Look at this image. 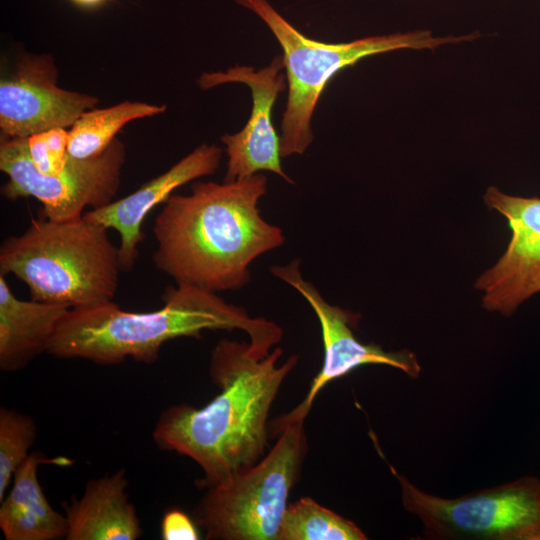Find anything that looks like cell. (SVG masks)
Here are the masks:
<instances>
[{"instance_id":"cell-17","label":"cell","mask_w":540,"mask_h":540,"mask_svg":"<svg viewBox=\"0 0 540 540\" xmlns=\"http://www.w3.org/2000/svg\"><path fill=\"white\" fill-rule=\"evenodd\" d=\"M165 110V105L128 100L108 108L88 110L70 127L68 153L77 159L96 157L108 148L127 123Z\"/></svg>"},{"instance_id":"cell-3","label":"cell","mask_w":540,"mask_h":540,"mask_svg":"<svg viewBox=\"0 0 540 540\" xmlns=\"http://www.w3.org/2000/svg\"><path fill=\"white\" fill-rule=\"evenodd\" d=\"M165 304L150 312H130L114 301L70 308L52 335L47 353L60 359H83L115 365L130 358L151 364L164 343L179 337H200L205 330L244 331L251 349L266 357L282 338V329L265 318H252L215 292L177 285L164 295Z\"/></svg>"},{"instance_id":"cell-20","label":"cell","mask_w":540,"mask_h":540,"mask_svg":"<svg viewBox=\"0 0 540 540\" xmlns=\"http://www.w3.org/2000/svg\"><path fill=\"white\" fill-rule=\"evenodd\" d=\"M69 131L54 128L27 138L30 159L43 175H55L62 171L68 161Z\"/></svg>"},{"instance_id":"cell-1","label":"cell","mask_w":540,"mask_h":540,"mask_svg":"<svg viewBox=\"0 0 540 540\" xmlns=\"http://www.w3.org/2000/svg\"><path fill=\"white\" fill-rule=\"evenodd\" d=\"M282 354L277 347L261 358L249 343L220 340L209 365L219 393L203 407L174 405L159 416L154 442L200 466L204 476L196 480L199 488L224 483L264 457L272 404L298 362L291 355L278 365Z\"/></svg>"},{"instance_id":"cell-9","label":"cell","mask_w":540,"mask_h":540,"mask_svg":"<svg viewBox=\"0 0 540 540\" xmlns=\"http://www.w3.org/2000/svg\"><path fill=\"white\" fill-rule=\"evenodd\" d=\"M270 272L293 287L312 307L320 323L324 348L323 365L303 401L269 423V431L273 436L286 424L305 420L315 397L324 386L362 365H387L401 370L411 378L419 376L421 367L415 353L406 349L386 351L379 345L360 342L352 331L360 315L329 304L313 284L303 279L299 260L284 266H273Z\"/></svg>"},{"instance_id":"cell-4","label":"cell","mask_w":540,"mask_h":540,"mask_svg":"<svg viewBox=\"0 0 540 540\" xmlns=\"http://www.w3.org/2000/svg\"><path fill=\"white\" fill-rule=\"evenodd\" d=\"M121 271L108 229L84 216L33 219L0 247V273L25 283L31 299L69 308L113 301Z\"/></svg>"},{"instance_id":"cell-22","label":"cell","mask_w":540,"mask_h":540,"mask_svg":"<svg viewBox=\"0 0 540 540\" xmlns=\"http://www.w3.org/2000/svg\"><path fill=\"white\" fill-rule=\"evenodd\" d=\"M540 292V271H538L529 281L526 288L525 297L528 300L531 296Z\"/></svg>"},{"instance_id":"cell-23","label":"cell","mask_w":540,"mask_h":540,"mask_svg":"<svg viewBox=\"0 0 540 540\" xmlns=\"http://www.w3.org/2000/svg\"><path fill=\"white\" fill-rule=\"evenodd\" d=\"M78 7L85 9L97 8L110 0H67Z\"/></svg>"},{"instance_id":"cell-14","label":"cell","mask_w":540,"mask_h":540,"mask_svg":"<svg viewBox=\"0 0 540 540\" xmlns=\"http://www.w3.org/2000/svg\"><path fill=\"white\" fill-rule=\"evenodd\" d=\"M124 468L87 482L79 498L63 504L67 540H135L140 520L127 493Z\"/></svg>"},{"instance_id":"cell-8","label":"cell","mask_w":540,"mask_h":540,"mask_svg":"<svg viewBox=\"0 0 540 540\" xmlns=\"http://www.w3.org/2000/svg\"><path fill=\"white\" fill-rule=\"evenodd\" d=\"M125 158V146L116 138L102 154L88 159L69 154L62 171L43 175L30 159L27 138H1L0 169L8 176L2 194L9 200L37 199L50 220L79 218L86 207L97 209L115 200Z\"/></svg>"},{"instance_id":"cell-5","label":"cell","mask_w":540,"mask_h":540,"mask_svg":"<svg viewBox=\"0 0 540 540\" xmlns=\"http://www.w3.org/2000/svg\"><path fill=\"white\" fill-rule=\"evenodd\" d=\"M270 29L283 51L288 97L281 122V157L303 154L313 141L311 120L328 82L341 70L377 54L402 49L431 50L472 42L480 31L437 36L429 29L362 37L345 43H326L306 37L267 0H236Z\"/></svg>"},{"instance_id":"cell-18","label":"cell","mask_w":540,"mask_h":540,"mask_svg":"<svg viewBox=\"0 0 540 540\" xmlns=\"http://www.w3.org/2000/svg\"><path fill=\"white\" fill-rule=\"evenodd\" d=\"M352 521L321 506L310 497L288 503L278 540H366Z\"/></svg>"},{"instance_id":"cell-12","label":"cell","mask_w":540,"mask_h":540,"mask_svg":"<svg viewBox=\"0 0 540 540\" xmlns=\"http://www.w3.org/2000/svg\"><path fill=\"white\" fill-rule=\"evenodd\" d=\"M483 201L507 219L511 237L505 252L474 287L483 293L484 309L509 317L526 301L529 281L540 271V198L510 195L489 186Z\"/></svg>"},{"instance_id":"cell-10","label":"cell","mask_w":540,"mask_h":540,"mask_svg":"<svg viewBox=\"0 0 540 540\" xmlns=\"http://www.w3.org/2000/svg\"><path fill=\"white\" fill-rule=\"evenodd\" d=\"M49 54L21 56L0 80L1 138H28L54 128L71 127L98 98L57 85Z\"/></svg>"},{"instance_id":"cell-15","label":"cell","mask_w":540,"mask_h":540,"mask_svg":"<svg viewBox=\"0 0 540 540\" xmlns=\"http://www.w3.org/2000/svg\"><path fill=\"white\" fill-rule=\"evenodd\" d=\"M71 463L63 456L49 459L38 452L30 453L15 472L9 493L0 501V529L6 540L66 539V517L48 502L38 480V467Z\"/></svg>"},{"instance_id":"cell-7","label":"cell","mask_w":540,"mask_h":540,"mask_svg":"<svg viewBox=\"0 0 540 540\" xmlns=\"http://www.w3.org/2000/svg\"><path fill=\"white\" fill-rule=\"evenodd\" d=\"M426 539L540 540V480L524 476L456 498L429 494L391 466Z\"/></svg>"},{"instance_id":"cell-19","label":"cell","mask_w":540,"mask_h":540,"mask_svg":"<svg viewBox=\"0 0 540 540\" xmlns=\"http://www.w3.org/2000/svg\"><path fill=\"white\" fill-rule=\"evenodd\" d=\"M36 437L37 425L29 415L0 408V501L15 472L30 455Z\"/></svg>"},{"instance_id":"cell-6","label":"cell","mask_w":540,"mask_h":540,"mask_svg":"<svg viewBox=\"0 0 540 540\" xmlns=\"http://www.w3.org/2000/svg\"><path fill=\"white\" fill-rule=\"evenodd\" d=\"M269 453L250 469L206 488L193 519L206 539L278 540L307 451L304 420L286 424Z\"/></svg>"},{"instance_id":"cell-21","label":"cell","mask_w":540,"mask_h":540,"mask_svg":"<svg viewBox=\"0 0 540 540\" xmlns=\"http://www.w3.org/2000/svg\"><path fill=\"white\" fill-rule=\"evenodd\" d=\"M161 536L164 540H198L199 527L184 511L170 509L161 521Z\"/></svg>"},{"instance_id":"cell-13","label":"cell","mask_w":540,"mask_h":540,"mask_svg":"<svg viewBox=\"0 0 540 540\" xmlns=\"http://www.w3.org/2000/svg\"><path fill=\"white\" fill-rule=\"evenodd\" d=\"M222 154V149L217 145L202 144L131 194L83 214L86 219L118 232L122 271H130L135 265L139 255L138 246L144 239L142 225L150 211L164 203L178 187L214 174Z\"/></svg>"},{"instance_id":"cell-2","label":"cell","mask_w":540,"mask_h":540,"mask_svg":"<svg viewBox=\"0 0 540 540\" xmlns=\"http://www.w3.org/2000/svg\"><path fill=\"white\" fill-rule=\"evenodd\" d=\"M265 175L232 182H196L188 195L172 194L153 225L154 266L177 285L210 292L238 290L250 281L249 265L282 246V230L258 209Z\"/></svg>"},{"instance_id":"cell-11","label":"cell","mask_w":540,"mask_h":540,"mask_svg":"<svg viewBox=\"0 0 540 540\" xmlns=\"http://www.w3.org/2000/svg\"><path fill=\"white\" fill-rule=\"evenodd\" d=\"M282 55L259 70L236 65L225 71L205 72L197 80L207 90L227 83H242L250 88L252 109L250 117L237 133L221 137L226 147L227 169L224 181L232 182L261 171H270L293 184L281 166L280 136L272 123L273 106L287 87Z\"/></svg>"},{"instance_id":"cell-16","label":"cell","mask_w":540,"mask_h":540,"mask_svg":"<svg viewBox=\"0 0 540 540\" xmlns=\"http://www.w3.org/2000/svg\"><path fill=\"white\" fill-rule=\"evenodd\" d=\"M69 309L60 304L18 299L0 273V369L21 370L46 352Z\"/></svg>"}]
</instances>
